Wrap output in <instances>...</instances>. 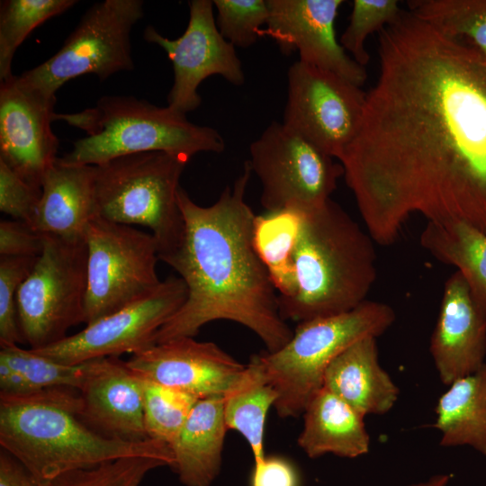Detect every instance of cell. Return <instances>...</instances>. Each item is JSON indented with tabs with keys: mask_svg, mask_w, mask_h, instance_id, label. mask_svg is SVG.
Masks as SVG:
<instances>
[{
	"mask_svg": "<svg viewBox=\"0 0 486 486\" xmlns=\"http://www.w3.org/2000/svg\"><path fill=\"white\" fill-rule=\"evenodd\" d=\"M186 297L184 281L179 276H168L143 298L86 325L74 335L32 350L67 364L134 355L155 345L156 334Z\"/></svg>",
	"mask_w": 486,
	"mask_h": 486,
	"instance_id": "4fadbf2b",
	"label": "cell"
},
{
	"mask_svg": "<svg viewBox=\"0 0 486 486\" xmlns=\"http://www.w3.org/2000/svg\"><path fill=\"white\" fill-rule=\"evenodd\" d=\"M283 124L338 158L358 130L366 93L332 73L294 62L287 72Z\"/></svg>",
	"mask_w": 486,
	"mask_h": 486,
	"instance_id": "7c38bea8",
	"label": "cell"
},
{
	"mask_svg": "<svg viewBox=\"0 0 486 486\" xmlns=\"http://www.w3.org/2000/svg\"><path fill=\"white\" fill-rule=\"evenodd\" d=\"M248 164L261 184L266 212H314L330 200L343 176L335 158L285 127L272 122L249 147Z\"/></svg>",
	"mask_w": 486,
	"mask_h": 486,
	"instance_id": "8fae6325",
	"label": "cell"
},
{
	"mask_svg": "<svg viewBox=\"0 0 486 486\" xmlns=\"http://www.w3.org/2000/svg\"><path fill=\"white\" fill-rule=\"evenodd\" d=\"M55 104L56 96L23 85L18 76L0 82V160L40 189L58 158V140L51 129Z\"/></svg>",
	"mask_w": 486,
	"mask_h": 486,
	"instance_id": "9a60e30c",
	"label": "cell"
},
{
	"mask_svg": "<svg viewBox=\"0 0 486 486\" xmlns=\"http://www.w3.org/2000/svg\"><path fill=\"white\" fill-rule=\"evenodd\" d=\"M85 239L86 325L143 298L162 283L157 272L158 246L150 232L95 217Z\"/></svg>",
	"mask_w": 486,
	"mask_h": 486,
	"instance_id": "30bf717a",
	"label": "cell"
},
{
	"mask_svg": "<svg viewBox=\"0 0 486 486\" xmlns=\"http://www.w3.org/2000/svg\"><path fill=\"white\" fill-rule=\"evenodd\" d=\"M167 465L147 456L124 457L96 467L68 472L52 482L54 486H140L150 471Z\"/></svg>",
	"mask_w": 486,
	"mask_h": 486,
	"instance_id": "836d02e7",
	"label": "cell"
},
{
	"mask_svg": "<svg viewBox=\"0 0 486 486\" xmlns=\"http://www.w3.org/2000/svg\"><path fill=\"white\" fill-rule=\"evenodd\" d=\"M141 0H104L83 14L58 52L18 76L25 86L49 96L68 80L88 74L101 81L134 68L130 35L144 14Z\"/></svg>",
	"mask_w": 486,
	"mask_h": 486,
	"instance_id": "9c48e42d",
	"label": "cell"
},
{
	"mask_svg": "<svg viewBox=\"0 0 486 486\" xmlns=\"http://www.w3.org/2000/svg\"><path fill=\"white\" fill-rule=\"evenodd\" d=\"M376 338L366 337L351 345L330 362L323 377V388L364 417L388 412L400 394L379 363Z\"/></svg>",
	"mask_w": 486,
	"mask_h": 486,
	"instance_id": "44dd1931",
	"label": "cell"
},
{
	"mask_svg": "<svg viewBox=\"0 0 486 486\" xmlns=\"http://www.w3.org/2000/svg\"><path fill=\"white\" fill-rule=\"evenodd\" d=\"M37 257L0 256V345L24 343L17 315L20 286L32 272Z\"/></svg>",
	"mask_w": 486,
	"mask_h": 486,
	"instance_id": "e575fe53",
	"label": "cell"
},
{
	"mask_svg": "<svg viewBox=\"0 0 486 486\" xmlns=\"http://www.w3.org/2000/svg\"><path fill=\"white\" fill-rule=\"evenodd\" d=\"M429 350L446 385L478 371L486 363V314L458 271L445 283Z\"/></svg>",
	"mask_w": 486,
	"mask_h": 486,
	"instance_id": "ac0fdd59",
	"label": "cell"
},
{
	"mask_svg": "<svg viewBox=\"0 0 486 486\" xmlns=\"http://www.w3.org/2000/svg\"><path fill=\"white\" fill-rule=\"evenodd\" d=\"M395 318L390 305L365 300L349 311L298 323L283 347L256 355L264 375L277 392L274 405L277 415H302L322 388L330 362L356 341L382 335Z\"/></svg>",
	"mask_w": 486,
	"mask_h": 486,
	"instance_id": "8992f818",
	"label": "cell"
},
{
	"mask_svg": "<svg viewBox=\"0 0 486 486\" xmlns=\"http://www.w3.org/2000/svg\"><path fill=\"white\" fill-rule=\"evenodd\" d=\"M224 397L199 399L170 445L172 468L185 486H210L220 472L225 436Z\"/></svg>",
	"mask_w": 486,
	"mask_h": 486,
	"instance_id": "7402d4cb",
	"label": "cell"
},
{
	"mask_svg": "<svg viewBox=\"0 0 486 486\" xmlns=\"http://www.w3.org/2000/svg\"><path fill=\"white\" fill-rule=\"evenodd\" d=\"M300 476L293 464L280 456H265L255 462L250 486H300Z\"/></svg>",
	"mask_w": 486,
	"mask_h": 486,
	"instance_id": "74e56055",
	"label": "cell"
},
{
	"mask_svg": "<svg viewBox=\"0 0 486 486\" xmlns=\"http://www.w3.org/2000/svg\"><path fill=\"white\" fill-rule=\"evenodd\" d=\"M126 364L143 378L198 399L224 396L246 368L215 343L190 337L155 344L132 355Z\"/></svg>",
	"mask_w": 486,
	"mask_h": 486,
	"instance_id": "e0dca14e",
	"label": "cell"
},
{
	"mask_svg": "<svg viewBox=\"0 0 486 486\" xmlns=\"http://www.w3.org/2000/svg\"><path fill=\"white\" fill-rule=\"evenodd\" d=\"M302 220V214L282 210L256 215L254 220L255 249L280 298L289 297L294 291L292 256Z\"/></svg>",
	"mask_w": 486,
	"mask_h": 486,
	"instance_id": "4316f807",
	"label": "cell"
},
{
	"mask_svg": "<svg viewBox=\"0 0 486 486\" xmlns=\"http://www.w3.org/2000/svg\"><path fill=\"white\" fill-rule=\"evenodd\" d=\"M140 378L147 436L170 446L199 399L184 391Z\"/></svg>",
	"mask_w": 486,
	"mask_h": 486,
	"instance_id": "4dcf8cb0",
	"label": "cell"
},
{
	"mask_svg": "<svg viewBox=\"0 0 486 486\" xmlns=\"http://www.w3.org/2000/svg\"><path fill=\"white\" fill-rule=\"evenodd\" d=\"M374 243L331 199L302 214L292 256L294 291L278 297L282 317L301 323L364 302L377 276Z\"/></svg>",
	"mask_w": 486,
	"mask_h": 486,
	"instance_id": "277c9868",
	"label": "cell"
},
{
	"mask_svg": "<svg viewBox=\"0 0 486 486\" xmlns=\"http://www.w3.org/2000/svg\"><path fill=\"white\" fill-rule=\"evenodd\" d=\"M251 175L246 161L234 184L209 206L197 204L180 187L184 237L160 260L184 281L187 297L159 328L155 344L194 338L205 324L219 320L250 329L269 353L291 339L293 331L281 315L278 292L254 246L256 215L245 200Z\"/></svg>",
	"mask_w": 486,
	"mask_h": 486,
	"instance_id": "7a4b0ae2",
	"label": "cell"
},
{
	"mask_svg": "<svg viewBox=\"0 0 486 486\" xmlns=\"http://www.w3.org/2000/svg\"><path fill=\"white\" fill-rule=\"evenodd\" d=\"M277 392L264 375L254 356L224 397V418L228 429L238 431L250 446L255 462L265 458V427Z\"/></svg>",
	"mask_w": 486,
	"mask_h": 486,
	"instance_id": "484cf974",
	"label": "cell"
},
{
	"mask_svg": "<svg viewBox=\"0 0 486 486\" xmlns=\"http://www.w3.org/2000/svg\"><path fill=\"white\" fill-rule=\"evenodd\" d=\"M188 5V24L180 37L168 39L150 25L144 31V39L162 48L172 62L174 82L167 105L184 114L200 106L198 87L207 77L219 75L235 86L245 82L235 47L221 36L216 25L213 2L192 0Z\"/></svg>",
	"mask_w": 486,
	"mask_h": 486,
	"instance_id": "5bb4252c",
	"label": "cell"
},
{
	"mask_svg": "<svg viewBox=\"0 0 486 486\" xmlns=\"http://www.w3.org/2000/svg\"><path fill=\"white\" fill-rule=\"evenodd\" d=\"M0 363L16 371L23 379L28 393L51 388L80 390L93 372L96 359L67 364L19 345L1 346Z\"/></svg>",
	"mask_w": 486,
	"mask_h": 486,
	"instance_id": "f546056e",
	"label": "cell"
},
{
	"mask_svg": "<svg viewBox=\"0 0 486 486\" xmlns=\"http://www.w3.org/2000/svg\"><path fill=\"white\" fill-rule=\"evenodd\" d=\"M419 242L436 260L457 268L486 314V233L465 221H428Z\"/></svg>",
	"mask_w": 486,
	"mask_h": 486,
	"instance_id": "d4e9b609",
	"label": "cell"
},
{
	"mask_svg": "<svg viewBox=\"0 0 486 486\" xmlns=\"http://www.w3.org/2000/svg\"><path fill=\"white\" fill-rule=\"evenodd\" d=\"M402 12L397 0H354L348 25L339 38L340 45L365 68L370 60L364 46L367 37L393 23Z\"/></svg>",
	"mask_w": 486,
	"mask_h": 486,
	"instance_id": "1f68e13d",
	"label": "cell"
},
{
	"mask_svg": "<svg viewBox=\"0 0 486 486\" xmlns=\"http://www.w3.org/2000/svg\"><path fill=\"white\" fill-rule=\"evenodd\" d=\"M79 391L51 388L20 395L0 394L1 448L18 459L42 484L60 476L124 457L175 462L169 445L106 437L79 417Z\"/></svg>",
	"mask_w": 486,
	"mask_h": 486,
	"instance_id": "3957f363",
	"label": "cell"
},
{
	"mask_svg": "<svg viewBox=\"0 0 486 486\" xmlns=\"http://www.w3.org/2000/svg\"><path fill=\"white\" fill-rule=\"evenodd\" d=\"M216 25L221 36L235 48L256 42L261 27L269 18L267 0H213Z\"/></svg>",
	"mask_w": 486,
	"mask_h": 486,
	"instance_id": "d6a6232c",
	"label": "cell"
},
{
	"mask_svg": "<svg viewBox=\"0 0 486 486\" xmlns=\"http://www.w3.org/2000/svg\"><path fill=\"white\" fill-rule=\"evenodd\" d=\"M44 246L43 234L20 220L0 222V256L37 257Z\"/></svg>",
	"mask_w": 486,
	"mask_h": 486,
	"instance_id": "8d00e7d4",
	"label": "cell"
},
{
	"mask_svg": "<svg viewBox=\"0 0 486 486\" xmlns=\"http://www.w3.org/2000/svg\"><path fill=\"white\" fill-rule=\"evenodd\" d=\"M94 177V166L67 164L58 158L43 177L31 228L40 234L85 238L89 223L97 217Z\"/></svg>",
	"mask_w": 486,
	"mask_h": 486,
	"instance_id": "ffe728a7",
	"label": "cell"
},
{
	"mask_svg": "<svg viewBox=\"0 0 486 486\" xmlns=\"http://www.w3.org/2000/svg\"><path fill=\"white\" fill-rule=\"evenodd\" d=\"M56 120L86 132L59 158L67 164L96 166L143 152H164L188 162L200 152L220 153L225 148L215 129L194 124L168 105L157 106L133 96L104 95L84 111L56 112Z\"/></svg>",
	"mask_w": 486,
	"mask_h": 486,
	"instance_id": "5b68a950",
	"label": "cell"
},
{
	"mask_svg": "<svg viewBox=\"0 0 486 486\" xmlns=\"http://www.w3.org/2000/svg\"><path fill=\"white\" fill-rule=\"evenodd\" d=\"M75 0H4L0 4V82L14 74L15 51L37 26L71 8Z\"/></svg>",
	"mask_w": 486,
	"mask_h": 486,
	"instance_id": "f1b7e54d",
	"label": "cell"
},
{
	"mask_svg": "<svg viewBox=\"0 0 486 486\" xmlns=\"http://www.w3.org/2000/svg\"><path fill=\"white\" fill-rule=\"evenodd\" d=\"M409 11L443 35L474 48L486 60V0H410Z\"/></svg>",
	"mask_w": 486,
	"mask_h": 486,
	"instance_id": "83f0119b",
	"label": "cell"
},
{
	"mask_svg": "<svg viewBox=\"0 0 486 486\" xmlns=\"http://www.w3.org/2000/svg\"><path fill=\"white\" fill-rule=\"evenodd\" d=\"M80 418L99 434L112 439L148 440L140 376L118 357L96 359L79 390Z\"/></svg>",
	"mask_w": 486,
	"mask_h": 486,
	"instance_id": "d6986e66",
	"label": "cell"
},
{
	"mask_svg": "<svg viewBox=\"0 0 486 486\" xmlns=\"http://www.w3.org/2000/svg\"><path fill=\"white\" fill-rule=\"evenodd\" d=\"M302 415L298 446L309 457L332 454L356 458L369 452L364 416L325 388L311 398Z\"/></svg>",
	"mask_w": 486,
	"mask_h": 486,
	"instance_id": "603a6c76",
	"label": "cell"
},
{
	"mask_svg": "<svg viewBox=\"0 0 486 486\" xmlns=\"http://www.w3.org/2000/svg\"><path fill=\"white\" fill-rule=\"evenodd\" d=\"M43 236V250L16 297L21 333L31 349L58 342L85 323L86 239Z\"/></svg>",
	"mask_w": 486,
	"mask_h": 486,
	"instance_id": "ba28073f",
	"label": "cell"
},
{
	"mask_svg": "<svg viewBox=\"0 0 486 486\" xmlns=\"http://www.w3.org/2000/svg\"><path fill=\"white\" fill-rule=\"evenodd\" d=\"M0 486H45L14 456L0 453Z\"/></svg>",
	"mask_w": 486,
	"mask_h": 486,
	"instance_id": "f35d334b",
	"label": "cell"
},
{
	"mask_svg": "<svg viewBox=\"0 0 486 486\" xmlns=\"http://www.w3.org/2000/svg\"><path fill=\"white\" fill-rule=\"evenodd\" d=\"M448 386L435 408L440 445L467 446L486 455V363Z\"/></svg>",
	"mask_w": 486,
	"mask_h": 486,
	"instance_id": "cb8c5ba5",
	"label": "cell"
},
{
	"mask_svg": "<svg viewBox=\"0 0 486 486\" xmlns=\"http://www.w3.org/2000/svg\"><path fill=\"white\" fill-rule=\"evenodd\" d=\"M450 475L447 473H438L429 477L425 482L413 483L407 486H448Z\"/></svg>",
	"mask_w": 486,
	"mask_h": 486,
	"instance_id": "ab89813d",
	"label": "cell"
},
{
	"mask_svg": "<svg viewBox=\"0 0 486 486\" xmlns=\"http://www.w3.org/2000/svg\"><path fill=\"white\" fill-rule=\"evenodd\" d=\"M339 163L365 229L393 244L413 213L486 233V60L403 11Z\"/></svg>",
	"mask_w": 486,
	"mask_h": 486,
	"instance_id": "6da1fadb",
	"label": "cell"
},
{
	"mask_svg": "<svg viewBox=\"0 0 486 486\" xmlns=\"http://www.w3.org/2000/svg\"><path fill=\"white\" fill-rule=\"evenodd\" d=\"M45 486H54L52 483L51 484H49V485H45Z\"/></svg>",
	"mask_w": 486,
	"mask_h": 486,
	"instance_id": "60d3db41",
	"label": "cell"
},
{
	"mask_svg": "<svg viewBox=\"0 0 486 486\" xmlns=\"http://www.w3.org/2000/svg\"><path fill=\"white\" fill-rule=\"evenodd\" d=\"M186 164L164 152H143L94 166L97 217L149 229L159 259L174 252L184 233L177 194Z\"/></svg>",
	"mask_w": 486,
	"mask_h": 486,
	"instance_id": "52a82bcc",
	"label": "cell"
},
{
	"mask_svg": "<svg viewBox=\"0 0 486 486\" xmlns=\"http://www.w3.org/2000/svg\"><path fill=\"white\" fill-rule=\"evenodd\" d=\"M41 189L36 188L0 160V211L31 227L40 202Z\"/></svg>",
	"mask_w": 486,
	"mask_h": 486,
	"instance_id": "d590c367",
	"label": "cell"
},
{
	"mask_svg": "<svg viewBox=\"0 0 486 486\" xmlns=\"http://www.w3.org/2000/svg\"><path fill=\"white\" fill-rule=\"evenodd\" d=\"M269 18L260 35L271 37L284 55L332 72L362 86L364 67L350 57L337 38L335 22L344 0H267Z\"/></svg>",
	"mask_w": 486,
	"mask_h": 486,
	"instance_id": "2e32d148",
	"label": "cell"
}]
</instances>
